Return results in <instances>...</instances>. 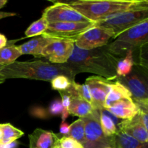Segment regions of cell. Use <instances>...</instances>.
<instances>
[{
    "label": "cell",
    "mask_w": 148,
    "mask_h": 148,
    "mask_svg": "<svg viewBox=\"0 0 148 148\" xmlns=\"http://www.w3.org/2000/svg\"><path fill=\"white\" fill-rule=\"evenodd\" d=\"M119 60L106 50L99 49L83 50L75 45L72 54L65 65L75 75L81 72H90L114 81L117 77L116 65Z\"/></svg>",
    "instance_id": "1"
},
{
    "label": "cell",
    "mask_w": 148,
    "mask_h": 148,
    "mask_svg": "<svg viewBox=\"0 0 148 148\" xmlns=\"http://www.w3.org/2000/svg\"><path fill=\"white\" fill-rule=\"evenodd\" d=\"M58 75H64L70 80L75 81V75L72 69L65 64H54L42 60L29 62H15L4 66L0 70V80L12 78L51 81Z\"/></svg>",
    "instance_id": "2"
},
{
    "label": "cell",
    "mask_w": 148,
    "mask_h": 148,
    "mask_svg": "<svg viewBox=\"0 0 148 148\" xmlns=\"http://www.w3.org/2000/svg\"><path fill=\"white\" fill-rule=\"evenodd\" d=\"M145 1L146 0H77L65 2L89 21L96 23L113 14L135 8Z\"/></svg>",
    "instance_id": "3"
},
{
    "label": "cell",
    "mask_w": 148,
    "mask_h": 148,
    "mask_svg": "<svg viewBox=\"0 0 148 148\" xmlns=\"http://www.w3.org/2000/svg\"><path fill=\"white\" fill-rule=\"evenodd\" d=\"M148 19L130 27L119 35L107 47L113 55L125 56L129 51H134L147 43Z\"/></svg>",
    "instance_id": "4"
},
{
    "label": "cell",
    "mask_w": 148,
    "mask_h": 148,
    "mask_svg": "<svg viewBox=\"0 0 148 148\" xmlns=\"http://www.w3.org/2000/svg\"><path fill=\"white\" fill-rule=\"evenodd\" d=\"M147 19L148 1H146L135 8L113 14L105 20L98 22L95 25L111 30L115 38L125 30Z\"/></svg>",
    "instance_id": "5"
},
{
    "label": "cell",
    "mask_w": 148,
    "mask_h": 148,
    "mask_svg": "<svg viewBox=\"0 0 148 148\" xmlns=\"http://www.w3.org/2000/svg\"><path fill=\"white\" fill-rule=\"evenodd\" d=\"M85 124L84 148L111 147L109 138L104 135L100 124V111L94 110L90 114L82 118Z\"/></svg>",
    "instance_id": "6"
},
{
    "label": "cell",
    "mask_w": 148,
    "mask_h": 148,
    "mask_svg": "<svg viewBox=\"0 0 148 148\" xmlns=\"http://www.w3.org/2000/svg\"><path fill=\"white\" fill-rule=\"evenodd\" d=\"M95 25V23H49L43 33L45 37L57 40H75L80 35Z\"/></svg>",
    "instance_id": "7"
},
{
    "label": "cell",
    "mask_w": 148,
    "mask_h": 148,
    "mask_svg": "<svg viewBox=\"0 0 148 148\" xmlns=\"http://www.w3.org/2000/svg\"><path fill=\"white\" fill-rule=\"evenodd\" d=\"M42 16L49 23L90 22L80 13L68 5L65 1H54L53 5L45 9Z\"/></svg>",
    "instance_id": "8"
},
{
    "label": "cell",
    "mask_w": 148,
    "mask_h": 148,
    "mask_svg": "<svg viewBox=\"0 0 148 148\" xmlns=\"http://www.w3.org/2000/svg\"><path fill=\"white\" fill-rule=\"evenodd\" d=\"M111 38H114V34L111 30L95 25L80 35L75 45L80 49L92 50L103 47Z\"/></svg>",
    "instance_id": "9"
},
{
    "label": "cell",
    "mask_w": 148,
    "mask_h": 148,
    "mask_svg": "<svg viewBox=\"0 0 148 148\" xmlns=\"http://www.w3.org/2000/svg\"><path fill=\"white\" fill-rule=\"evenodd\" d=\"M74 47L73 40L53 39L43 49L41 57L46 58L51 64H64L72 56Z\"/></svg>",
    "instance_id": "10"
},
{
    "label": "cell",
    "mask_w": 148,
    "mask_h": 148,
    "mask_svg": "<svg viewBox=\"0 0 148 148\" xmlns=\"http://www.w3.org/2000/svg\"><path fill=\"white\" fill-rule=\"evenodd\" d=\"M112 80H108L100 76H91L87 78L85 85L88 87L95 110L103 109L104 103L110 90Z\"/></svg>",
    "instance_id": "11"
},
{
    "label": "cell",
    "mask_w": 148,
    "mask_h": 148,
    "mask_svg": "<svg viewBox=\"0 0 148 148\" xmlns=\"http://www.w3.org/2000/svg\"><path fill=\"white\" fill-rule=\"evenodd\" d=\"M123 85L129 90L132 99L139 108H148V93L147 85L144 81L135 74L128 75L121 79Z\"/></svg>",
    "instance_id": "12"
},
{
    "label": "cell",
    "mask_w": 148,
    "mask_h": 148,
    "mask_svg": "<svg viewBox=\"0 0 148 148\" xmlns=\"http://www.w3.org/2000/svg\"><path fill=\"white\" fill-rule=\"evenodd\" d=\"M59 140L54 133L40 128L29 135L30 148H55L59 147Z\"/></svg>",
    "instance_id": "13"
},
{
    "label": "cell",
    "mask_w": 148,
    "mask_h": 148,
    "mask_svg": "<svg viewBox=\"0 0 148 148\" xmlns=\"http://www.w3.org/2000/svg\"><path fill=\"white\" fill-rule=\"evenodd\" d=\"M118 128L124 132L127 133L135 140L143 143H147L148 132L139 120L138 115H136L134 118L128 120H124L118 124Z\"/></svg>",
    "instance_id": "14"
},
{
    "label": "cell",
    "mask_w": 148,
    "mask_h": 148,
    "mask_svg": "<svg viewBox=\"0 0 148 148\" xmlns=\"http://www.w3.org/2000/svg\"><path fill=\"white\" fill-rule=\"evenodd\" d=\"M106 110L114 116L124 120L131 119L139 113L138 106L132 99L121 100Z\"/></svg>",
    "instance_id": "15"
},
{
    "label": "cell",
    "mask_w": 148,
    "mask_h": 148,
    "mask_svg": "<svg viewBox=\"0 0 148 148\" xmlns=\"http://www.w3.org/2000/svg\"><path fill=\"white\" fill-rule=\"evenodd\" d=\"M53 39L45 37L43 35L36 36L32 40L19 46L22 55H33L36 58L41 57V53L43 49L49 45Z\"/></svg>",
    "instance_id": "16"
},
{
    "label": "cell",
    "mask_w": 148,
    "mask_h": 148,
    "mask_svg": "<svg viewBox=\"0 0 148 148\" xmlns=\"http://www.w3.org/2000/svg\"><path fill=\"white\" fill-rule=\"evenodd\" d=\"M108 138L111 148H148L147 143H140L119 130Z\"/></svg>",
    "instance_id": "17"
},
{
    "label": "cell",
    "mask_w": 148,
    "mask_h": 148,
    "mask_svg": "<svg viewBox=\"0 0 148 148\" xmlns=\"http://www.w3.org/2000/svg\"><path fill=\"white\" fill-rule=\"evenodd\" d=\"M124 99H132V95L129 90L119 81L112 82L104 103L103 109H107L116 102Z\"/></svg>",
    "instance_id": "18"
},
{
    "label": "cell",
    "mask_w": 148,
    "mask_h": 148,
    "mask_svg": "<svg viewBox=\"0 0 148 148\" xmlns=\"http://www.w3.org/2000/svg\"><path fill=\"white\" fill-rule=\"evenodd\" d=\"M92 104L79 98H70V105L69 107V114L84 118L94 111Z\"/></svg>",
    "instance_id": "19"
},
{
    "label": "cell",
    "mask_w": 148,
    "mask_h": 148,
    "mask_svg": "<svg viewBox=\"0 0 148 148\" xmlns=\"http://www.w3.org/2000/svg\"><path fill=\"white\" fill-rule=\"evenodd\" d=\"M22 55L19 46H6L0 49V65L7 66L14 63Z\"/></svg>",
    "instance_id": "20"
},
{
    "label": "cell",
    "mask_w": 148,
    "mask_h": 148,
    "mask_svg": "<svg viewBox=\"0 0 148 148\" xmlns=\"http://www.w3.org/2000/svg\"><path fill=\"white\" fill-rule=\"evenodd\" d=\"M100 124L106 137H111L117 132V127L114 121V116H108L106 109L100 111Z\"/></svg>",
    "instance_id": "21"
},
{
    "label": "cell",
    "mask_w": 148,
    "mask_h": 148,
    "mask_svg": "<svg viewBox=\"0 0 148 148\" xmlns=\"http://www.w3.org/2000/svg\"><path fill=\"white\" fill-rule=\"evenodd\" d=\"M1 132H2V138L1 144H8L12 142L17 141V139L21 137L24 134V132L18 130L14 126L10 124H4L0 125Z\"/></svg>",
    "instance_id": "22"
},
{
    "label": "cell",
    "mask_w": 148,
    "mask_h": 148,
    "mask_svg": "<svg viewBox=\"0 0 148 148\" xmlns=\"http://www.w3.org/2000/svg\"><path fill=\"white\" fill-rule=\"evenodd\" d=\"M68 136L76 140L82 146L85 141V124L82 118L74 121L69 125V132Z\"/></svg>",
    "instance_id": "23"
},
{
    "label": "cell",
    "mask_w": 148,
    "mask_h": 148,
    "mask_svg": "<svg viewBox=\"0 0 148 148\" xmlns=\"http://www.w3.org/2000/svg\"><path fill=\"white\" fill-rule=\"evenodd\" d=\"M134 65L133 61V51H129L125 55L124 59L119 61L116 65V75L119 77L127 76L132 72V66Z\"/></svg>",
    "instance_id": "24"
},
{
    "label": "cell",
    "mask_w": 148,
    "mask_h": 148,
    "mask_svg": "<svg viewBox=\"0 0 148 148\" xmlns=\"http://www.w3.org/2000/svg\"><path fill=\"white\" fill-rule=\"evenodd\" d=\"M49 23L42 16L39 20L33 22L25 32L26 37H35L43 34L47 29Z\"/></svg>",
    "instance_id": "25"
},
{
    "label": "cell",
    "mask_w": 148,
    "mask_h": 148,
    "mask_svg": "<svg viewBox=\"0 0 148 148\" xmlns=\"http://www.w3.org/2000/svg\"><path fill=\"white\" fill-rule=\"evenodd\" d=\"M51 82L52 88L53 90H56L59 92H63L70 87L72 81L70 80L67 77L64 75H58Z\"/></svg>",
    "instance_id": "26"
},
{
    "label": "cell",
    "mask_w": 148,
    "mask_h": 148,
    "mask_svg": "<svg viewBox=\"0 0 148 148\" xmlns=\"http://www.w3.org/2000/svg\"><path fill=\"white\" fill-rule=\"evenodd\" d=\"M59 147L60 148H81L82 146L72 137L64 136L59 138Z\"/></svg>",
    "instance_id": "27"
},
{
    "label": "cell",
    "mask_w": 148,
    "mask_h": 148,
    "mask_svg": "<svg viewBox=\"0 0 148 148\" xmlns=\"http://www.w3.org/2000/svg\"><path fill=\"white\" fill-rule=\"evenodd\" d=\"M62 95V122H64L65 119L69 116V107L70 105V97L64 93L60 92Z\"/></svg>",
    "instance_id": "28"
},
{
    "label": "cell",
    "mask_w": 148,
    "mask_h": 148,
    "mask_svg": "<svg viewBox=\"0 0 148 148\" xmlns=\"http://www.w3.org/2000/svg\"><path fill=\"white\" fill-rule=\"evenodd\" d=\"M49 111L52 115H58L62 114V105L60 101H54L51 103L49 107Z\"/></svg>",
    "instance_id": "29"
},
{
    "label": "cell",
    "mask_w": 148,
    "mask_h": 148,
    "mask_svg": "<svg viewBox=\"0 0 148 148\" xmlns=\"http://www.w3.org/2000/svg\"><path fill=\"white\" fill-rule=\"evenodd\" d=\"M139 117V120H140V123L147 130L148 129V114L147 111H144V110H140L139 109V113L137 114Z\"/></svg>",
    "instance_id": "30"
},
{
    "label": "cell",
    "mask_w": 148,
    "mask_h": 148,
    "mask_svg": "<svg viewBox=\"0 0 148 148\" xmlns=\"http://www.w3.org/2000/svg\"><path fill=\"white\" fill-rule=\"evenodd\" d=\"M59 132L61 134H64L65 136H68L69 132V125L66 124L65 122H62L60 126V129H59Z\"/></svg>",
    "instance_id": "31"
},
{
    "label": "cell",
    "mask_w": 148,
    "mask_h": 148,
    "mask_svg": "<svg viewBox=\"0 0 148 148\" xmlns=\"http://www.w3.org/2000/svg\"><path fill=\"white\" fill-rule=\"evenodd\" d=\"M7 44V40L4 35L0 33V49L5 47Z\"/></svg>",
    "instance_id": "32"
},
{
    "label": "cell",
    "mask_w": 148,
    "mask_h": 148,
    "mask_svg": "<svg viewBox=\"0 0 148 148\" xmlns=\"http://www.w3.org/2000/svg\"><path fill=\"white\" fill-rule=\"evenodd\" d=\"M16 13L14 12H0V20L3 18H6V17H12V16H15Z\"/></svg>",
    "instance_id": "33"
},
{
    "label": "cell",
    "mask_w": 148,
    "mask_h": 148,
    "mask_svg": "<svg viewBox=\"0 0 148 148\" xmlns=\"http://www.w3.org/2000/svg\"><path fill=\"white\" fill-rule=\"evenodd\" d=\"M18 146V143L17 141L12 142V143H8V144L4 145V147L5 148H17Z\"/></svg>",
    "instance_id": "34"
},
{
    "label": "cell",
    "mask_w": 148,
    "mask_h": 148,
    "mask_svg": "<svg viewBox=\"0 0 148 148\" xmlns=\"http://www.w3.org/2000/svg\"><path fill=\"white\" fill-rule=\"evenodd\" d=\"M7 3V0H0V9L2 8L4 5Z\"/></svg>",
    "instance_id": "35"
},
{
    "label": "cell",
    "mask_w": 148,
    "mask_h": 148,
    "mask_svg": "<svg viewBox=\"0 0 148 148\" xmlns=\"http://www.w3.org/2000/svg\"><path fill=\"white\" fill-rule=\"evenodd\" d=\"M0 125H1V124H0ZM1 138H2V132H1V128H0V143H1Z\"/></svg>",
    "instance_id": "36"
},
{
    "label": "cell",
    "mask_w": 148,
    "mask_h": 148,
    "mask_svg": "<svg viewBox=\"0 0 148 148\" xmlns=\"http://www.w3.org/2000/svg\"><path fill=\"white\" fill-rule=\"evenodd\" d=\"M0 148H5V147H4V145L0 143Z\"/></svg>",
    "instance_id": "37"
},
{
    "label": "cell",
    "mask_w": 148,
    "mask_h": 148,
    "mask_svg": "<svg viewBox=\"0 0 148 148\" xmlns=\"http://www.w3.org/2000/svg\"><path fill=\"white\" fill-rule=\"evenodd\" d=\"M3 66H1V65H0V70H1V68H2ZM4 82V81H1V80H0V82Z\"/></svg>",
    "instance_id": "38"
},
{
    "label": "cell",
    "mask_w": 148,
    "mask_h": 148,
    "mask_svg": "<svg viewBox=\"0 0 148 148\" xmlns=\"http://www.w3.org/2000/svg\"><path fill=\"white\" fill-rule=\"evenodd\" d=\"M55 148H60L59 147H55Z\"/></svg>",
    "instance_id": "39"
},
{
    "label": "cell",
    "mask_w": 148,
    "mask_h": 148,
    "mask_svg": "<svg viewBox=\"0 0 148 148\" xmlns=\"http://www.w3.org/2000/svg\"><path fill=\"white\" fill-rule=\"evenodd\" d=\"M81 148H84V147H81Z\"/></svg>",
    "instance_id": "40"
},
{
    "label": "cell",
    "mask_w": 148,
    "mask_h": 148,
    "mask_svg": "<svg viewBox=\"0 0 148 148\" xmlns=\"http://www.w3.org/2000/svg\"><path fill=\"white\" fill-rule=\"evenodd\" d=\"M0 83H2V82H0Z\"/></svg>",
    "instance_id": "41"
},
{
    "label": "cell",
    "mask_w": 148,
    "mask_h": 148,
    "mask_svg": "<svg viewBox=\"0 0 148 148\" xmlns=\"http://www.w3.org/2000/svg\"><path fill=\"white\" fill-rule=\"evenodd\" d=\"M108 148H111V147H108Z\"/></svg>",
    "instance_id": "42"
}]
</instances>
